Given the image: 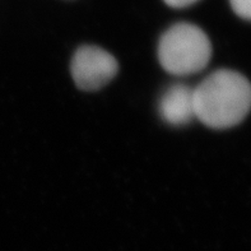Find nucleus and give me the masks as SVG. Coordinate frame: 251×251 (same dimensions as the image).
Listing matches in <instances>:
<instances>
[{"mask_svg": "<svg viewBox=\"0 0 251 251\" xmlns=\"http://www.w3.org/2000/svg\"><path fill=\"white\" fill-rule=\"evenodd\" d=\"M195 119L212 129L240 124L251 110V83L235 70L213 72L194 88Z\"/></svg>", "mask_w": 251, "mask_h": 251, "instance_id": "f257e3e1", "label": "nucleus"}, {"mask_svg": "<svg viewBox=\"0 0 251 251\" xmlns=\"http://www.w3.org/2000/svg\"><path fill=\"white\" fill-rule=\"evenodd\" d=\"M212 44L205 32L193 23L180 22L165 32L158 44V59L172 75L199 73L209 64Z\"/></svg>", "mask_w": 251, "mask_h": 251, "instance_id": "f03ea898", "label": "nucleus"}, {"mask_svg": "<svg viewBox=\"0 0 251 251\" xmlns=\"http://www.w3.org/2000/svg\"><path fill=\"white\" fill-rule=\"evenodd\" d=\"M70 69L78 88L83 91H97L118 74L119 64L103 49L86 45L75 51Z\"/></svg>", "mask_w": 251, "mask_h": 251, "instance_id": "7ed1b4c3", "label": "nucleus"}, {"mask_svg": "<svg viewBox=\"0 0 251 251\" xmlns=\"http://www.w3.org/2000/svg\"><path fill=\"white\" fill-rule=\"evenodd\" d=\"M158 111L165 123L184 126L195 119L194 88L186 84H174L162 95Z\"/></svg>", "mask_w": 251, "mask_h": 251, "instance_id": "20e7f679", "label": "nucleus"}, {"mask_svg": "<svg viewBox=\"0 0 251 251\" xmlns=\"http://www.w3.org/2000/svg\"><path fill=\"white\" fill-rule=\"evenodd\" d=\"M233 12L246 21H251V0H229Z\"/></svg>", "mask_w": 251, "mask_h": 251, "instance_id": "39448f33", "label": "nucleus"}, {"mask_svg": "<svg viewBox=\"0 0 251 251\" xmlns=\"http://www.w3.org/2000/svg\"><path fill=\"white\" fill-rule=\"evenodd\" d=\"M166 4L171 8H176V9H181V8H188V6L193 5L199 0H163Z\"/></svg>", "mask_w": 251, "mask_h": 251, "instance_id": "423d86ee", "label": "nucleus"}]
</instances>
